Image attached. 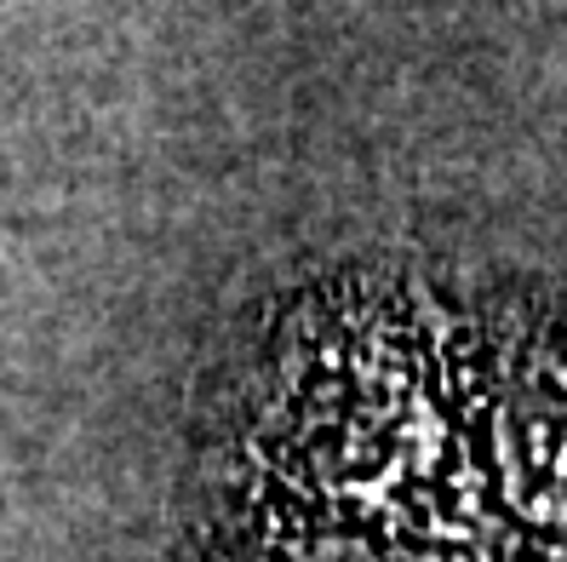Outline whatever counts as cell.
Returning <instances> with one entry per match:
<instances>
[{
	"label": "cell",
	"instance_id": "cell-1",
	"mask_svg": "<svg viewBox=\"0 0 567 562\" xmlns=\"http://www.w3.org/2000/svg\"><path fill=\"white\" fill-rule=\"evenodd\" d=\"M202 562H567V287L332 270L207 408Z\"/></svg>",
	"mask_w": 567,
	"mask_h": 562
}]
</instances>
